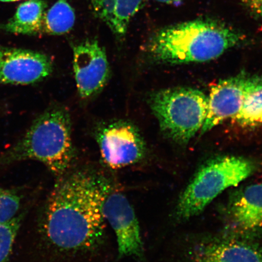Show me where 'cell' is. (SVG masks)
I'll use <instances>...</instances> for the list:
<instances>
[{
    "label": "cell",
    "mask_w": 262,
    "mask_h": 262,
    "mask_svg": "<svg viewBox=\"0 0 262 262\" xmlns=\"http://www.w3.org/2000/svg\"><path fill=\"white\" fill-rule=\"evenodd\" d=\"M111 186L103 176L88 170L58 177L40 222L46 243L58 256L84 257L101 248L106 227L103 202Z\"/></svg>",
    "instance_id": "1"
},
{
    "label": "cell",
    "mask_w": 262,
    "mask_h": 262,
    "mask_svg": "<svg viewBox=\"0 0 262 262\" xmlns=\"http://www.w3.org/2000/svg\"><path fill=\"white\" fill-rule=\"evenodd\" d=\"M244 38L241 32L221 21L196 19L161 29L150 40L147 51L160 63H205L221 57Z\"/></svg>",
    "instance_id": "2"
},
{
    "label": "cell",
    "mask_w": 262,
    "mask_h": 262,
    "mask_svg": "<svg viewBox=\"0 0 262 262\" xmlns=\"http://www.w3.org/2000/svg\"><path fill=\"white\" fill-rule=\"evenodd\" d=\"M74 158L70 115L54 108L39 116L24 137L0 155V165L37 160L60 177L68 172Z\"/></svg>",
    "instance_id": "3"
},
{
    "label": "cell",
    "mask_w": 262,
    "mask_h": 262,
    "mask_svg": "<svg viewBox=\"0 0 262 262\" xmlns=\"http://www.w3.org/2000/svg\"><path fill=\"white\" fill-rule=\"evenodd\" d=\"M256 170L255 163L245 157L227 156L209 160L196 172L180 195L176 219L185 221L201 214L225 190L238 185Z\"/></svg>",
    "instance_id": "4"
},
{
    "label": "cell",
    "mask_w": 262,
    "mask_h": 262,
    "mask_svg": "<svg viewBox=\"0 0 262 262\" xmlns=\"http://www.w3.org/2000/svg\"><path fill=\"white\" fill-rule=\"evenodd\" d=\"M149 103L163 132L182 145L201 130L207 116L208 97L194 88L157 91L150 96Z\"/></svg>",
    "instance_id": "5"
},
{
    "label": "cell",
    "mask_w": 262,
    "mask_h": 262,
    "mask_svg": "<svg viewBox=\"0 0 262 262\" xmlns=\"http://www.w3.org/2000/svg\"><path fill=\"white\" fill-rule=\"evenodd\" d=\"M262 89V77L241 74L221 80L211 88L208 113L201 130L204 134L240 112L249 97Z\"/></svg>",
    "instance_id": "6"
},
{
    "label": "cell",
    "mask_w": 262,
    "mask_h": 262,
    "mask_svg": "<svg viewBox=\"0 0 262 262\" xmlns=\"http://www.w3.org/2000/svg\"><path fill=\"white\" fill-rule=\"evenodd\" d=\"M103 211L116 235L118 257L145 261L139 222L126 196L111 186L104 200Z\"/></svg>",
    "instance_id": "7"
},
{
    "label": "cell",
    "mask_w": 262,
    "mask_h": 262,
    "mask_svg": "<svg viewBox=\"0 0 262 262\" xmlns=\"http://www.w3.org/2000/svg\"><path fill=\"white\" fill-rule=\"evenodd\" d=\"M97 140L103 162L113 169L134 165L146 156L145 141L130 123L107 124L98 131Z\"/></svg>",
    "instance_id": "8"
},
{
    "label": "cell",
    "mask_w": 262,
    "mask_h": 262,
    "mask_svg": "<svg viewBox=\"0 0 262 262\" xmlns=\"http://www.w3.org/2000/svg\"><path fill=\"white\" fill-rule=\"evenodd\" d=\"M52 63L40 52L0 46V84H30L49 76Z\"/></svg>",
    "instance_id": "9"
},
{
    "label": "cell",
    "mask_w": 262,
    "mask_h": 262,
    "mask_svg": "<svg viewBox=\"0 0 262 262\" xmlns=\"http://www.w3.org/2000/svg\"><path fill=\"white\" fill-rule=\"evenodd\" d=\"M73 68L78 94L83 98L99 93L110 76L106 52L97 41H87L74 47Z\"/></svg>",
    "instance_id": "10"
},
{
    "label": "cell",
    "mask_w": 262,
    "mask_h": 262,
    "mask_svg": "<svg viewBox=\"0 0 262 262\" xmlns=\"http://www.w3.org/2000/svg\"><path fill=\"white\" fill-rule=\"evenodd\" d=\"M190 254L192 262H262V248L237 239L203 242Z\"/></svg>",
    "instance_id": "11"
},
{
    "label": "cell",
    "mask_w": 262,
    "mask_h": 262,
    "mask_svg": "<svg viewBox=\"0 0 262 262\" xmlns=\"http://www.w3.org/2000/svg\"><path fill=\"white\" fill-rule=\"evenodd\" d=\"M229 213L234 224L242 230L262 228V183L248 186L235 193Z\"/></svg>",
    "instance_id": "12"
},
{
    "label": "cell",
    "mask_w": 262,
    "mask_h": 262,
    "mask_svg": "<svg viewBox=\"0 0 262 262\" xmlns=\"http://www.w3.org/2000/svg\"><path fill=\"white\" fill-rule=\"evenodd\" d=\"M47 8V3L42 0H29L23 3L2 28L13 34H41Z\"/></svg>",
    "instance_id": "13"
},
{
    "label": "cell",
    "mask_w": 262,
    "mask_h": 262,
    "mask_svg": "<svg viewBox=\"0 0 262 262\" xmlns=\"http://www.w3.org/2000/svg\"><path fill=\"white\" fill-rule=\"evenodd\" d=\"M75 14L68 0H58L45 13L42 33L49 35H62L74 27Z\"/></svg>",
    "instance_id": "14"
},
{
    "label": "cell",
    "mask_w": 262,
    "mask_h": 262,
    "mask_svg": "<svg viewBox=\"0 0 262 262\" xmlns=\"http://www.w3.org/2000/svg\"><path fill=\"white\" fill-rule=\"evenodd\" d=\"M232 119L244 127H253L262 124V89L249 97L240 112Z\"/></svg>",
    "instance_id": "15"
},
{
    "label": "cell",
    "mask_w": 262,
    "mask_h": 262,
    "mask_svg": "<svg viewBox=\"0 0 262 262\" xmlns=\"http://www.w3.org/2000/svg\"><path fill=\"white\" fill-rule=\"evenodd\" d=\"M143 0H116V9L112 31L116 34H125L130 19L139 11Z\"/></svg>",
    "instance_id": "16"
},
{
    "label": "cell",
    "mask_w": 262,
    "mask_h": 262,
    "mask_svg": "<svg viewBox=\"0 0 262 262\" xmlns=\"http://www.w3.org/2000/svg\"><path fill=\"white\" fill-rule=\"evenodd\" d=\"M25 214L23 212L11 221L0 224V262L8 260Z\"/></svg>",
    "instance_id": "17"
},
{
    "label": "cell",
    "mask_w": 262,
    "mask_h": 262,
    "mask_svg": "<svg viewBox=\"0 0 262 262\" xmlns=\"http://www.w3.org/2000/svg\"><path fill=\"white\" fill-rule=\"evenodd\" d=\"M21 200L16 190L0 188V224L11 221L15 217Z\"/></svg>",
    "instance_id": "18"
},
{
    "label": "cell",
    "mask_w": 262,
    "mask_h": 262,
    "mask_svg": "<svg viewBox=\"0 0 262 262\" xmlns=\"http://www.w3.org/2000/svg\"><path fill=\"white\" fill-rule=\"evenodd\" d=\"M94 11L98 18L112 29L114 20L116 0H92Z\"/></svg>",
    "instance_id": "19"
},
{
    "label": "cell",
    "mask_w": 262,
    "mask_h": 262,
    "mask_svg": "<svg viewBox=\"0 0 262 262\" xmlns=\"http://www.w3.org/2000/svg\"><path fill=\"white\" fill-rule=\"evenodd\" d=\"M242 4L262 18V0H238Z\"/></svg>",
    "instance_id": "20"
},
{
    "label": "cell",
    "mask_w": 262,
    "mask_h": 262,
    "mask_svg": "<svg viewBox=\"0 0 262 262\" xmlns=\"http://www.w3.org/2000/svg\"><path fill=\"white\" fill-rule=\"evenodd\" d=\"M157 2L165 3V4H176V3H179L183 1V0H157Z\"/></svg>",
    "instance_id": "21"
},
{
    "label": "cell",
    "mask_w": 262,
    "mask_h": 262,
    "mask_svg": "<svg viewBox=\"0 0 262 262\" xmlns=\"http://www.w3.org/2000/svg\"><path fill=\"white\" fill-rule=\"evenodd\" d=\"M17 1H19V0H0V2H14Z\"/></svg>",
    "instance_id": "22"
}]
</instances>
